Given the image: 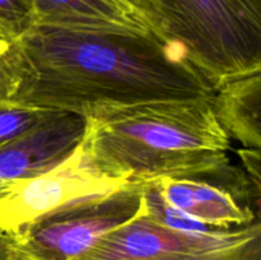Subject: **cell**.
<instances>
[{"label":"cell","instance_id":"6da1fadb","mask_svg":"<svg viewBox=\"0 0 261 260\" xmlns=\"http://www.w3.org/2000/svg\"><path fill=\"white\" fill-rule=\"evenodd\" d=\"M20 79L12 101L75 112L153 101L209 98L214 87L185 51L155 35L33 25L18 40Z\"/></svg>","mask_w":261,"mask_h":260},{"label":"cell","instance_id":"7a4b0ae2","mask_svg":"<svg viewBox=\"0 0 261 260\" xmlns=\"http://www.w3.org/2000/svg\"><path fill=\"white\" fill-rule=\"evenodd\" d=\"M86 119L83 143L96 167L130 184L201 177L229 165L231 139L209 98L101 109Z\"/></svg>","mask_w":261,"mask_h":260},{"label":"cell","instance_id":"3957f363","mask_svg":"<svg viewBox=\"0 0 261 260\" xmlns=\"http://www.w3.org/2000/svg\"><path fill=\"white\" fill-rule=\"evenodd\" d=\"M150 30L180 46L216 88L261 69V0H139Z\"/></svg>","mask_w":261,"mask_h":260},{"label":"cell","instance_id":"277c9868","mask_svg":"<svg viewBox=\"0 0 261 260\" xmlns=\"http://www.w3.org/2000/svg\"><path fill=\"white\" fill-rule=\"evenodd\" d=\"M75 260H261V224L186 232L158 223L144 211Z\"/></svg>","mask_w":261,"mask_h":260},{"label":"cell","instance_id":"5b68a950","mask_svg":"<svg viewBox=\"0 0 261 260\" xmlns=\"http://www.w3.org/2000/svg\"><path fill=\"white\" fill-rule=\"evenodd\" d=\"M127 185L126 180L99 171L82 139L73 153L55 167L0 185V228L18 239L45 217L110 195Z\"/></svg>","mask_w":261,"mask_h":260},{"label":"cell","instance_id":"8992f818","mask_svg":"<svg viewBox=\"0 0 261 260\" xmlns=\"http://www.w3.org/2000/svg\"><path fill=\"white\" fill-rule=\"evenodd\" d=\"M144 211L142 184H130L40 219L18 237V250L37 260H75Z\"/></svg>","mask_w":261,"mask_h":260},{"label":"cell","instance_id":"52a82bcc","mask_svg":"<svg viewBox=\"0 0 261 260\" xmlns=\"http://www.w3.org/2000/svg\"><path fill=\"white\" fill-rule=\"evenodd\" d=\"M86 127L84 116L59 111L47 121L0 145V185L55 167L78 147Z\"/></svg>","mask_w":261,"mask_h":260},{"label":"cell","instance_id":"ba28073f","mask_svg":"<svg viewBox=\"0 0 261 260\" xmlns=\"http://www.w3.org/2000/svg\"><path fill=\"white\" fill-rule=\"evenodd\" d=\"M161 196L194 219L222 229L260 222L259 211L217 176L162 177L153 181Z\"/></svg>","mask_w":261,"mask_h":260},{"label":"cell","instance_id":"9c48e42d","mask_svg":"<svg viewBox=\"0 0 261 260\" xmlns=\"http://www.w3.org/2000/svg\"><path fill=\"white\" fill-rule=\"evenodd\" d=\"M35 25L68 31L147 33L138 13L112 0H33Z\"/></svg>","mask_w":261,"mask_h":260},{"label":"cell","instance_id":"30bf717a","mask_svg":"<svg viewBox=\"0 0 261 260\" xmlns=\"http://www.w3.org/2000/svg\"><path fill=\"white\" fill-rule=\"evenodd\" d=\"M212 107L229 139L261 148V69L232 76L214 88Z\"/></svg>","mask_w":261,"mask_h":260},{"label":"cell","instance_id":"8fae6325","mask_svg":"<svg viewBox=\"0 0 261 260\" xmlns=\"http://www.w3.org/2000/svg\"><path fill=\"white\" fill-rule=\"evenodd\" d=\"M58 112L59 110L0 99V145L25 134Z\"/></svg>","mask_w":261,"mask_h":260},{"label":"cell","instance_id":"7c38bea8","mask_svg":"<svg viewBox=\"0 0 261 260\" xmlns=\"http://www.w3.org/2000/svg\"><path fill=\"white\" fill-rule=\"evenodd\" d=\"M33 25V0H0V37L18 41Z\"/></svg>","mask_w":261,"mask_h":260},{"label":"cell","instance_id":"4fadbf2b","mask_svg":"<svg viewBox=\"0 0 261 260\" xmlns=\"http://www.w3.org/2000/svg\"><path fill=\"white\" fill-rule=\"evenodd\" d=\"M20 79L18 41L0 37V99H10Z\"/></svg>","mask_w":261,"mask_h":260},{"label":"cell","instance_id":"5bb4252c","mask_svg":"<svg viewBox=\"0 0 261 260\" xmlns=\"http://www.w3.org/2000/svg\"><path fill=\"white\" fill-rule=\"evenodd\" d=\"M239 154L241 157L242 163H244L245 171L247 172V176L250 180L260 188V149H249V148H244V149L239 150Z\"/></svg>","mask_w":261,"mask_h":260},{"label":"cell","instance_id":"9a60e30c","mask_svg":"<svg viewBox=\"0 0 261 260\" xmlns=\"http://www.w3.org/2000/svg\"><path fill=\"white\" fill-rule=\"evenodd\" d=\"M17 250V239L0 228V260H13Z\"/></svg>","mask_w":261,"mask_h":260},{"label":"cell","instance_id":"2e32d148","mask_svg":"<svg viewBox=\"0 0 261 260\" xmlns=\"http://www.w3.org/2000/svg\"><path fill=\"white\" fill-rule=\"evenodd\" d=\"M112 2L117 3V4L122 5V7H125V8H127V9L133 10V12L138 13L140 17H143L142 13H140V2H139V0H112Z\"/></svg>","mask_w":261,"mask_h":260},{"label":"cell","instance_id":"e0dca14e","mask_svg":"<svg viewBox=\"0 0 261 260\" xmlns=\"http://www.w3.org/2000/svg\"><path fill=\"white\" fill-rule=\"evenodd\" d=\"M13 260H37V259H35V257L31 256V255L25 254V252L20 251V250H17Z\"/></svg>","mask_w":261,"mask_h":260}]
</instances>
